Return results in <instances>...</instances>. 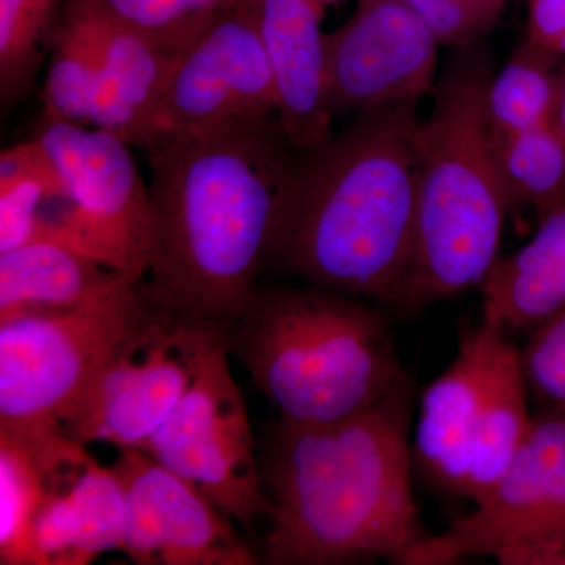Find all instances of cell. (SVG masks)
<instances>
[{
  "instance_id": "20",
  "label": "cell",
  "mask_w": 565,
  "mask_h": 565,
  "mask_svg": "<svg viewBox=\"0 0 565 565\" xmlns=\"http://www.w3.org/2000/svg\"><path fill=\"white\" fill-rule=\"evenodd\" d=\"M557 55L530 41L490 77L487 109L494 137L555 125L563 71Z\"/></svg>"
},
{
  "instance_id": "12",
  "label": "cell",
  "mask_w": 565,
  "mask_h": 565,
  "mask_svg": "<svg viewBox=\"0 0 565 565\" xmlns=\"http://www.w3.org/2000/svg\"><path fill=\"white\" fill-rule=\"evenodd\" d=\"M270 114L277 107L262 0H223L202 35L178 58L140 148L161 137Z\"/></svg>"
},
{
  "instance_id": "8",
  "label": "cell",
  "mask_w": 565,
  "mask_h": 565,
  "mask_svg": "<svg viewBox=\"0 0 565 565\" xmlns=\"http://www.w3.org/2000/svg\"><path fill=\"white\" fill-rule=\"evenodd\" d=\"M226 340L225 327L145 299L63 433L81 444L143 448Z\"/></svg>"
},
{
  "instance_id": "2",
  "label": "cell",
  "mask_w": 565,
  "mask_h": 565,
  "mask_svg": "<svg viewBox=\"0 0 565 565\" xmlns=\"http://www.w3.org/2000/svg\"><path fill=\"white\" fill-rule=\"evenodd\" d=\"M414 382L348 418L273 427L263 459L273 565H404L430 534L412 490Z\"/></svg>"
},
{
  "instance_id": "9",
  "label": "cell",
  "mask_w": 565,
  "mask_h": 565,
  "mask_svg": "<svg viewBox=\"0 0 565 565\" xmlns=\"http://www.w3.org/2000/svg\"><path fill=\"white\" fill-rule=\"evenodd\" d=\"M481 556L501 565H565V415L559 412L539 407L500 481L473 511L416 545L404 565Z\"/></svg>"
},
{
  "instance_id": "7",
  "label": "cell",
  "mask_w": 565,
  "mask_h": 565,
  "mask_svg": "<svg viewBox=\"0 0 565 565\" xmlns=\"http://www.w3.org/2000/svg\"><path fill=\"white\" fill-rule=\"evenodd\" d=\"M139 303L134 286L81 307L0 319V433H63Z\"/></svg>"
},
{
  "instance_id": "10",
  "label": "cell",
  "mask_w": 565,
  "mask_h": 565,
  "mask_svg": "<svg viewBox=\"0 0 565 565\" xmlns=\"http://www.w3.org/2000/svg\"><path fill=\"white\" fill-rule=\"evenodd\" d=\"M230 355L225 340L207 356L181 403L141 449L253 533L259 519H269L273 505L256 456L247 403L230 367Z\"/></svg>"
},
{
  "instance_id": "29",
  "label": "cell",
  "mask_w": 565,
  "mask_h": 565,
  "mask_svg": "<svg viewBox=\"0 0 565 565\" xmlns=\"http://www.w3.org/2000/svg\"><path fill=\"white\" fill-rule=\"evenodd\" d=\"M565 33V0H527L526 40L553 52Z\"/></svg>"
},
{
  "instance_id": "26",
  "label": "cell",
  "mask_w": 565,
  "mask_h": 565,
  "mask_svg": "<svg viewBox=\"0 0 565 565\" xmlns=\"http://www.w3.org/2000/svg\"><path fill=\"white\" fill-rule=\"evenodd\" d=\"M115 20L181 55L202 35L223 0H98Z\"/></svg>"
},
{
  "instance_id": "30",
  "label": "cell",
  "mask_w": 565,
  "mask_h": 565,
  "mask_svg": "<svg viewBox=\"0 0 565 565\" xmlns=\"http://www.w3.org/2000/svg\"><path fill=\"white\" fill-rule=\"evenodd\" d=\"M555 125L557 131L565 140V70L563 71V81H561L559 103H557Z\"/></svg>"
},
{
  "instance_id": "14",
  "label": "cell",
  "mask_w": 565,
  "mask_h": 565,
  "mask_svg": "<svg viewBox=\"0 0 565 565\" xmlns=\"http://www.w3.org/2000/svg\"><path fill=\"white\" fill-rule=\"evenodd\" d=\"M125 492L121 552L140 565H255L252 552L212 501L139 448L110 465Z\"/></svg>"
},
{
  "instance_id": "21",
  "label": "cell",
  "mask_w": 565,
  "mask_h": 565,
  "mask_svg": "<svg viewBox=\"0 0 565 565\" xmlns=\"http://www.w3.org/2000/svg\"><path fill=\"white\" fill-rule=\"evenodd\" d=\"M63 188L54 159L36 137L2 151L0 255L35 241L41 207Z\"/></svg>"
},
{
  "instance_id": "19",
  "label": "cell",
  "mask_w": 565,
  "mask_h": 565,
  "mask_svg": "<svg viewBox=\"0 0 565 565\" xmlns=\"http://www.w3.org/2000/svg\"><path fill=\"white\" fill-rule=\"evenodd\" d=\"M98 73L99 43L90 0H66L52 39L41 121L92 126Z\"/></svg>"
},
{
  "instance_id": "23",
  "label": "cell",
  "mask_w": 565,
  "mask_h": 565,
  "mask_svg": "<svg viewBox=\"0 0 565 565\" xmlns=\"http://www.w3.org/2000/svg\"><path fill=\"white\" fill-rule=\"evenodd\" d=\"M494 147L512 204L531 207L537 222L565 204V140L556 125L494 137Z\"/></svg>"
},
{
  "instance_id": "28",
  "label": "cell",
  "mask_w": 565,
  "mask_h": 565,
  "mask_svg": "<svg viewBox=\"0 0 565 565\" xmlns=\"http://www.w3.org/2000/svg\"><path fill=\"white\" fill-rule=\"evenodd\" d=\"M440 44L467 47L493 31L508 0H408Z\"/></svg>"
},
{
  "instance_id": "6",
  "label": "cell",
  "mask_w": 565,
  "mask_h": 565,
  "mask_svg": "<svg viewBox=\"0 0 565 565\" xmlns=\"http://www.w3.org/2000/svg\"><path fill=\"white\" fill-rule=\"evenodd\" d=\"M530 396L519 345L482 321L422 394L412 444L419 471L446 493L481 501L526 438Z\"/></svg>"
},
{
  "instance_id": "25",
  "label": "cell",
  "mask_w": 565,
  "mask_h": 565,
  "mask_svg": "<svg viewBox=\"0 0 565 565\" xmlns=\"http://www.w3.org/2000/svg\"><path fill=\"white\" fill-rule=\"evenodd\" d=\"M77 565L121 550L125 534V492L110 467H103L90 455L82 460L76 478Z\"/></svg>"
},
{
  "instance_id": "17",
  "label": "cell",
  "mask_w": 565,
  "mask_h": 565,
  "mask_svg": "<svg viewBox=\"0 0 565 565\" xmlns=\"http://www.w3.org/2000/svg\"><path fill=\"white\" fill-rule=\"evenodd\" d=\"M482 321L533 332L565 311V204L539 221L530 241L500 256L481 286Z\"/></svg>"
},
{
  "instance_id": "4",
  "label": "cell",
  "mask_w": 565,
  "mask_h": 565,
  "mask_svg": "<svg viewBox=\"0 0 565 565\" xmlns=\"http://www.w3.org/2000/svg\"><path fill=\"white\" fill-rule=\"evenodd\" d=\"M493 76L482 47H460L433 88L416 129L415 250L404 313L481 288L500 258L505 185L487 90Z\"/></svg>"
},
{
  "instance_id": "16",
  "label": "cell",
  "mask_w": 565,
  "mask_h": 565,
  "mask_svg": "<svg viewBox=\"0 0 565 565\" xmlns=\"http://www.w3.org/2000/svg\"><path fill=\"white\" fill-rule=\"evenodd\" d=\"M90 3L99 43L92 126L140 148L180 55L167 54L140 32L115 20L98 0Z\"/></svg>"
},
{
  "instance_id": "15",
  "label": "cell",
  "mask_w": 565,
  "mask_h": 565,
  "mask_svg": "<svg viewBox=\"0 0 565 565\" xmlns=\"http://www.w3.org/2000/svg\"><path fill=\"white\" fill-rule=\"evenodd\" d=\"M322 10L313 0H262L277 117L299 152L313 150L334 134Z\"/></svg>"
},
{
  "instance_id": "32",
  "label": "cell",
  "mask_w": 565,
  "mask_h": 565,
  "mask_svg": "<svg viewBox=\"0 0 565 565\" xmlns=\"http://www.w3.org/2000/svg\"><path fill=\"white\" fill-rule=\"evenodd\" d=\"M313 2L318 3V6L323 9V7L329 6V3L338 2V0H313Z\"/></svg>"
},
{
  "instance_id": "18",
  "label": "cell",
  "mask_w": 565,
  "mask_h": 565,
  "mask_svg": "<svg viewBox=\"0 0 565 565\" xmlns=\"http://www.w3.org/2000/svg\"><path fill=\"white\" fill-rule=\"evenodd\" d=\"M139 285L66 245L35 241L0 255V319L81 307Z\"/></svg>"
},
{
  "instance_id": "11",
  "label": "cell",
  "mask_w": 565,
  "mask_h": 565,
  "mask_svg": "<svg viewBox=\"0 0 565 565\" xmlns=\"http://www.w3.org/2000/svg\"><path fill=\"white\" fill-rule=\"evenodd\" d=\"M35 137L73 202L70 247L141 282L151 252L150 192L131 145L95 126L62 121H41Z\"/></svg>"
},
{
  "instance_id": "27",
  "label": "cell",
  "mask_w": 565,
  "mask_h": 565,
  "mask_svg": "<svg viewBox=\"0 0 565 565\" xmlns=\"http://www.w3.org/2000/svg\"><path fill=\"white\" fill-rule=\"evenodd\" d=\"M520 353L539 407L565 415V311L534 329Z\"/></svg>"
},
{
  "instance_id": "13",
  "label": "cell",
  "mask_w": 565,
  "mask_h": 565,
  "mask_svg": "<svg viewBox=\"0 0 565 565\" xmlns=\"http://www.w3.org/2000/svg\"><path fill=\"white\" fill-rule=\"evenodd\" d=\"M326 46L334 117L418 104L437 82L440 43L408 0H359Z\"/></svg>"
},
{
  "instance_id": "1",
  "label": "cell",
  "mask_w": 565,
  "mask_h": 565,
  "mask_svg": "<svg viewBox=\"0 0 565 565\" xmlns=\"http://www.w3.org/2000/svg\"><path fill=\"white\" fill-rule=\"evenodd\" d=\"M151 252L145 299L232 321L269 264L299 151L277 114L148 141Z\"/></svg>"
},
{
  "instance_id": "24",
  "label": "cell",
  "mask_w": 565,
  "mask_h": 565,
  "mask_svg": "<svg viewBox=\"0 0 565 565\" xmlns=\"http://www.w3.org/2000/svg\"><path fill=\"white\" fill-rule=\"evenodd\" d=\"M41 497L35 452L20 438L0 434V564L39 565L32 531Z\"/></svg>"
},
{
  "instance_id": "31",
  "label": "cell",
  "mask_w": 565,
  "mask_h": 565,
  "mask_svg": "<svg viewBox=\"0 0 565 565\" xmlns=\"http://www.w3.org/2000/svg\"><path fill=\"white\" fill-rule=\"evenodd\" d=\"M553 54L557 55L559 58H565V33L559 40H557Z\"/></svg>"
},
{
  "instance_id": "3",
  "label": "cell",
  "mask_w": 565,
  "mask_h": 565,
  "mask_svg": "<svg viewBox=\"0 0 565 565\" xmlns=\"http://www.w3.org/2000/svg\"><path fill=\"white\" fill-rule=\"evenodd\" d=\"M416 103L356 115L299 152L269 264L404 311L415 250Z\"/></svg>"
},
{
  "instance_id": "5",
  "label": "cell",
  "mask_w": 565,
  "mask_h": 565,
  "mask_svg": "<svg viewBox=\"0 0 565 565\" xmlns=\"http://www.w3.org/2000/svg\"><path fill=\"white\" fill-rule=\"evenodd\" d=\"M225 330L278 422H338L412 382L382 307L308 282L256 286Z\"/></svg>"
},
{
  "instance_id": "22",
  "label": "cell",
  "mask_w": 565,
  "mask_h": 565,
  "mask_svg": "<svg viewBox=\"0 0 565 565\" xmlns=\"http://www.w3.org/2000/svg\"><path fill=\"white\" fill-rule=\"evenodd\" d=\"M66 0H0V104L28 98L50 54Z\"/></svg>"
}]
</instances>
